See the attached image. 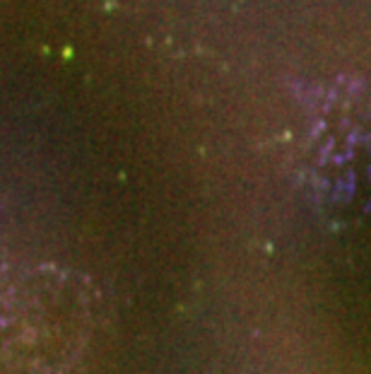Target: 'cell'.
<instances>
[{
	"mask_svg": "<svg viewBox=\"0 0 371 374\" xmlns=\"http://www.w3.org/2000/svg\"><path fill=\"white\" fill-rule=\"evenodd\" d=\"M58 295V280L39 273L12 271L0 261V374H53L63 367L58 331L48 297Z\"/></svg>",
	"mask_w": 371,
	"mask_h": 374,
	"instance_id": "1",
	"label": "cell"
}]
</instances>
